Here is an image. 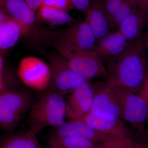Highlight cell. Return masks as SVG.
I'll return each mask as SVG.
<instances>
[{
  "instance_id": "1",
  "label": "cell",
  "mask_w": 148,
  "mask_h": 148,
  "mask_svg": "<svg viewBox=\"0 0 148 148\" xmlns=\"http://www.w3.org/2000/svg\"><path fill=\"white\" fill-rule=\"evenodd\" d=\"M145 46L140 39L129 41L122 53L106 61V81L121 85L141 95L148 79Z\"/></svg>"
},
{
  "instance_id": "2",
  "label": "cell",
  "mask_w": 148,
  "mask_h": 148,
  "mask_svg": "<svg viewBox=\"0 0 148 148\" xmlns=\"http://www.w3.org/2000/svg\"><path fill=\"white\" fill-rule=\"evenodd\" d=\"M67 105L64 95L52 86L45 90L30 109V130L36 134L46 126L57 127L65 122Z\"/></svg>"
},
{
  "instance_id": "3",
  "label": "cell",
  "mask_w": 148,
  "mask_h": 148,
  "mask_svg": "<svg viewBox=\"0 0 148 148\" xmlns=\"http://www.w3.org/2000/svg\"><path fill=\"white\" fill-rule=\"evenodd\" d=\"M95 35L85 20L64 29L50 31L49 43L66 58L74 53L92 50L96 44Z\"/></svg>"
},
{
  "instance_id": "4",
  "label": "cell",
  "mask_w": 148,
  "mask_h": 148,
  "mask_svg": "<svg viewBox=\"0 0 148 148\" xmlns=\"http://www.w3.org/2000/svg\"><path fill=\"white\" fill-rule=\"evenodd\" d=\"M109 83L117 97L123 119L132 125L137 134L145 133L146 124L148 121V107L145 99L123 86Z\"/></svg>"
},
{
  "instance_id": "5",
  "label": "cell",
  "mask_w": 148,
  "mask_h": 148,
  "mask_svg": "<svg viewBox=\"0 0 148 148\" xmlns=\"http://www.w3.org/2000/svg\"><path fill=\"white\" fill-rule=\"evenodd\" d=\"M32 95L24 90L0 92V126L10 132L16 128L25 113L33 105Z\"/></svg>"
},
{
  "instance_id": "6",
  "label": "cell",
  "mask_w": 148,
  "mask_h": 148,
  "mask_svg": "<svg viewBox=\"0 0 148 148\" xmlns=\"http://www.w3.org/2000/svg\"><path fill=\"white\" fill-rule=\"evenodd\" d=\"M1 10L17 21L22 30V37L28 44L39 42L44 36L45 28L37 21L34 12L25 0H0Z\"/></svg>"
},
{
  "instance_id": "7",
  "label": "cell",
  "mask_w": 148,
  "mask_h": 148,
  "mask_svg": "<svg viewBox=\"0 0 148 148\" xmlns=\"http://www.w3.org/2000/svg\"><path fill=\"white\" fill-rule=\"evenodd\" d=\"M17 74L26 86L36 90H47L51 82L50 66L35 56L22 58L18 65Z\"/></svg>"
},
{
  "instance_id": "8",
  "label": "cell",
  "mask_w": 148,
  "mask_h": 148,
  "mask_svg": "<svg viewBox=\"0 0 148 148\" xmlns=\"http://www.w3.org/2000/svg\"><path fill=\"white\" fill-rule=\"evenodd\" d=\"M92 85L93 99L90 112L106 119L123 120L119 102L110 84L107 81H99Z\"/></svg>"
},
{
  "instance_id": "9",
  "label": "cell",
  "mask_w": 148,
  "mask_h": 148,
  "mask_svg": "<svg viewBox=\"0 0 148 148\" xmlns=\"http://www.w3.org/2000/svg\"><path fill=\"white\" fill-rule=\"evenodd\" d=\"M49 63L52 86L64 95L88 81L74 72L66 58L57 52L50 56Z\"/></svg>"
},
{
  "instance_id": "10",
  "label": "cell",
  "mask_w": 148,
  "mask_h": 148,
  "mask_svg": "<svg viewBox=\"0 0 148 148\" xmlns=\"http://www.w3.org/2000/svg\"><path fill=\"white\" fill-rule=\"evenodd\" d=\"M66 59L70 68L86 79L100 77L108 79L106 66L92 50L80 51Z\"/></svg>"
},
{
  "instance_id": "11",
  "label": "cell",
  "mask_w": 148,
  "mask_h": 148,
  "mask_svg": "<svg viewBox=\"0 0 148 148\" xmlns=\"http://www.w3.org/2000/svg\"><path fill=\"white\" fill-rule=\"evenodd\" d=\"M92 85L88 81L75 88L66 102L67 117L77 121L90 112L93 102Z\"/></svg>"
},
{
  "instance_id": "12",
  "label": "cell",
  "mask_w": 148,
  "mask_h": 148,
  "mask_svg": "<svg viewBox=\"0 0 148 148\" xmlns=\"http://www.w3.org/2000/svg\"><path fill=\"white\" fill-rule=\"evenodd\" d=\"M66 138H84L101 143L113 140L80 121H65L61 125L55 127L51 133L49 139Z\"/></svg>"
},
{
  "instance_id": "13",
  "label": "cell",
  "mask_w": 148,
  "mask_h": 148,
  "mask_svg": "<svg viewBox=\"0 0 148 148\" xmlns=\"http://www.w3.org/2000/svg\"><path fill=\"white\" fill-rule=\"evenodd\" d=\"M77 121L85 123L96 131L113 140L134 139L135 138L123 120L106 119L96 116L90 112Z\"/></svg>"
},
{
  "instance_id": "14",
  "label": "cell",
  "mask_w": 148,
  "mask_h": 148,
  "mask_svg": "<svg viewBox=\"0 0 148 148\" xmlns=\"http://www.w3.org/2000/svg\"><path fill=\"white\" fill-rule=\"evenodd\" d=\"M86 15L85 20L89 25L97 40L111 33L110 19L104 0H91Z\"/></svg>"
},
{
  "instance_id": "15",
  "label": "cell",
  "mask_w": 148,
  "mask_h": 148,
  "mask_svg": "<svg viewBox=\"0 0 148 148\" xmlns=\"http://www.w3.org/2000/svg\"><path fill=\"white\" fill-rule=\"evenodd\" d=\"M129 41L119 32H111L96 41L92 51L103 62L108 61L122 53L127 47Z\"/></svg>"
},
{
  "instance_id": "16",
  "label": "cell",
  "mask_w": 148,
  "mask_h": 148,
  "mask_svg": "<svg viewBox=\"0 0 148 148\" xmlns=\"http://www.w3.org/2000/svg\"><path fill=\"white\" fill-rule=\"evenodd\" d=\"M22 36V30L17 21L0 10V49L1 53L13 47Z\"/></svg>"
},
{
  "instance_id": "17",
  "label": "cell",
  "mask_w": 148,
  "mask_h": 148,
  "mask_svg": "<svg viewBox=\"0 0 148 148\" xmlns=\"http://www.w3.org/2000/svg\"><path fill=\"white\" fill-rule=\"evenodd\" d=\"M36 18L40 24L43 23L51 27L70 26L79 22L68 12L47 6H42L40 8Z\"/></svg>"
},
{
  "instance_id": "18",
  "label": "cell",
  "mask_w": 148,
  "mask_h": 148,
  "mask_svg": "<svg viewBox=\"0 0 148 148\" xmlns=\"http://www.w3.org/2000/svg\"><path fill=\"white\" fill-rule=\"evenodd\" d=\"M148 20L147 14L138 9L121 23L117 31L128 40L140 39Z\"/></svg>"
},
{
  "instance_id": "19",
  "label": "cell",
  "mask_w": 148,
  "mask_h": 148,
  "mask_svg": "<svg viewBox=\"0 0 148 148\" xmlns=\"http://www.w3.org/2000/svg\"><path fill=\"white\" fill-rule=\"evenodd\" d=\"M0 148H41L36 134L29 129L8 135L3 139Z\"/></svg>"
},
{
  "instance_id": "20",
  "label": "cell",
  "mask_w": 148,
  "mask_h": 148,
  "mask_svg": "<svg viewBox=\"0 0 148 148\" xmlns=\"http://www.w3.org/2000/svg\"><path fill=\"white\" fill-rule=\"evenodd\" d=\"M48 143L66 148H104L103 143L84 138H66L48 139Z\"/></svg>"
},
{
  "instance_id": "21",
  "label": "cell",
  "mask_w": 148,
  "mask_h": 148,
  "mask_svg": "<svg viewBox=\"0 0 148 148\" xmlns=\"http://www.w3.org/2000/svg\"><path fill=\"white\" fill-rule=\"evenodd\" d=\"M138 9V5L133 1L127 0L116 14L110 19L112 30L117 32L121 23Z\"/></svg>"
},
{
  "instance_id": "22",
  "label": "cell",
  "mask_w": 148,
  "mask_h": 148,
  "mask_svg": "<svg viewBox=\"0 0 148 148\" xmlns=\"http://www.w3.org/2000/svg\"><path fill=\"white\" fill-rule=\"evenodd\" d=\"M17 86L16 78L12 72L7 68L2 54L0 56V92L14 90Z\"/></svg>"
},
{
  "instance_id": "23",
  "label": "cell",
  "mask_w": 148,
  "mask_h": 148,
  "mask_svg": "<svg viewBox=\"0 0 148 148\" xmlns=\"http://www.w3.org/2000/svg\"><path fill=\"white\" fill-rule=\"evenodd\" d=\"M42 6H47L66 12L75 9L71 0H44Z\"/></svg>"
},
{
  "instance_id": "24",
  "label": "cell",
  "mask_w": 148,
  "mask_h": 148,
  "mask_svg": "<svg viewBox=\"0 0 148 148\" xmlns=\"http://www.w3.org/2000/svg\"><path fill=\"white\" fill-rule=\"evenodd\" d=\"M104 148H135L134 139H114L103 143Z\"/></svg>"
},
{
  "instance_id": "25",
  "label": "cell",
  "mask_w": 148,
  "mask_h": 148,
  "mask_svg": "<svg viewBox=\"0 0 148 148\" xmlns=\"http://www.w3.org/2000/svg\"><path fill=\"white\" fill-rule=\"evenodd\" d=\"M127 0H104L110 19L114 16Z\"/></svg>"
},
{
  "instance_id": "26",
  "label": "cell",
  "mask_w": 148,
  "mask_h": 148,
  "mask_svg": "<svg viewBox=\"0 0 148 148\" xmlns=\"http://www.w3.org/2000/svg\"><path fill=\"white\" fill-rule=\"evenodd\" d=\"M75 8L86 14L90 7V0H71Z\"/></svg>"
},
{
  "instance_id": "27",
  "label": "cell",
  "mask_w": 148,
  "mask_h": 148,
  "mask_svg": "<svg viewBox=\"0 0 148 148\" xmlns=\"http://www.w3.org/2000/svg\"><path fill=\"white\" fill-rule=\"evenodd\" d=\"M134 141L135 148H148V137L146 132L143 134H137Z\"/></svg>"
},
{
  "instance_id": "28",
  "label": "cell",
  "mask_w": 148,
  "mask_h": 148,
  "mask_svg": "<svg viewBox=\"0 0 148 148\" xmlns=\"http://www.w3.org/2000/svg\"><path fill=\"white\" fill-rule=\"evenodd\" d=\"M44 0H25L29 8L34 13L42 5Z\"/></svg>"
},
{
  "instance_id": "29",
  "label": "cell",
  "mask_w": 148,
  "mask_h": 148,
  "mask_svg": "<svg viewBox=\"0 0 148 148\" xmlns=\"http://www.w3.org/2000/svg\"><path fill=\"white\" fill-rule=\"evenodd\" d=\"M137 5L138 8L148 14V0H132Z\"/></svg>"
},
{
  "instance_id": "30",
  "label": "cell",
  "mask_w": 148,
  "mask_h": 148,
  "mask_svg": "<svg viewBox=\"0 0 148 148\" xmlns=\"http://www.w3.org/2000/svg\"><path fill=\"white\" fill-rule=\"evenodd\" d=\"M141 96L145 99L148 107V79Z\"/></svg>"
},
{
  "instance_id": "31",
  "label": "cell",
  "mask_w": 148,
  "mask_h": 148,
  "mask_svg": "<svg viewBox=\"0 0 148 148\" xmlns=\"http://www.w3.org/2000/svg\"><path fill=\"white\" fill-rule=\"evenodd\" d=\"M48 148H66L62 146L58 145H53V144H49Z\"/></svg>"
},
{
  "instance_id": "32",
  "label": "cell",
  "mask_w": 148,
  "mask_h": 148,
  "mask_svg": "<svg viewBox=\"0 0 148 148\" xmlns=\"http://www.w3.org/2000/svg\"><path fill=\"white\" fill-rule=\"evenodd\" d=\"M147 47H148V38H147Z\"/></svg>"
},
{
  "instance_id": "33",
  "label": "cell",
  "mask_w": 148,
  "mask_h": 148,
  "mask_svg": "<svg viewBox=\"0 0 148 148\" xmlns=\"http://www.w3.org/2000/svg\"><path fill=\"white\" fill-rule=\"evenodd\" d=\"M146 133H147V135L148 137V133H147V132H146Z\"/></svg>"
}]
</instances>
